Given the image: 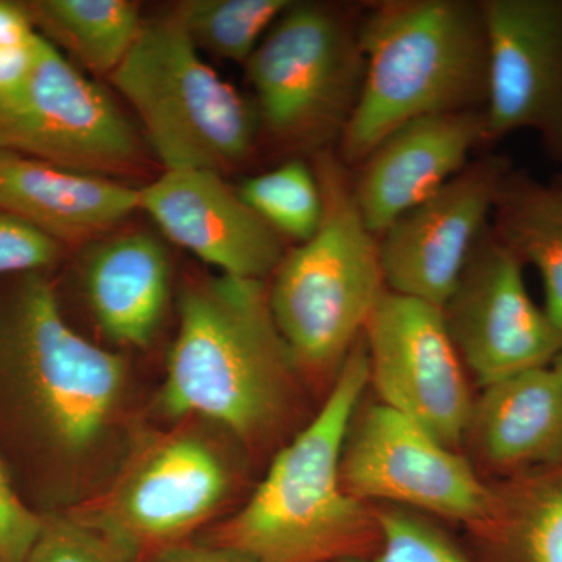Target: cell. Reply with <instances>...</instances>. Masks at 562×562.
<instances>
[{"mask_svg":"<svg viewBox=\"0 0 562 562\" xmlns=\"http://www.w3.org/2000/svg\"><path fill=\"white\" fill-rule=\"evenodd\" d=\"M179 313L161 412L213 422L244 442L272 438L290 416L301 371L273 319L269 284L203 277L181 291Z\"/></svg>","mask_w":562,"mask_h":562,"instance_id":"6da1fadb","label":"cell"},{"mask_svg":"<svg viewBox=\"0 0 562 562\" xmlns=\"http://www.w3.org/2000/svg\"><path fill=\"white\" fill-rule=\"evenodd\" d=\"M369 386L362 336L335 375L319 412L273 458L246 505L217 531L220 546L255 562H325L364 557L379 538L375 508L341 482L347 431Z\"/></svg>","mask_w":562,"mask_h":562,"instance_id":"7a4b0ae2","label":"cell"},{"mask_svg":"<svg viewBox=\"0 0 562 562\" xmlns=\"http://www.w3.org/2000/svg\"><path fill=\"white\" fill-rule=\"evenodd\" d=\"M360 44L361 98L336 147L350 171L406 122L484 111L490 55L482 0L364 3Z\"/></svg>","mask_w":562,"mask_h":562,"instance_id":"3957f363","label":"cell"},{"mask_svg":"<svg viewBox=\"0 0 562 562\" xmlns=\"http://www.w3.org/2000/svg\"><path fill=\"white\" fill-rule=\"evenodd\" d=\"M128 368L66 321L44 272L0 297V392L40 452L70 461L91 452L120 413Z\"/></svg>","mask_w":562,"mask_h":562,"instance_id":"277c9868","label":"cell"},{"mask_svg":"<svg viewBox=\"0 0 562 562\" xmlns=\"http://www.w3.org/2000/svg\"><path fill=\"white\" fill-rule=\"evenodd\" d=\"M313 157L321 225L281 258L269 305L299 371L322 376L336 375L387 288L380 238L362 220L350 169L335 149Z\"/></svg>","mask_w":562,"mask_h":562,"instance_id":"5b68a950","label":"cell"},{"mask_svg":"<svg viewBox=\"0 0 562 562\" xmlns=\"http://www.w3.org/2000/svg\"><path fill=\"white\" fill-rule=\"evenodd\" d=\"M165 171L224 172L257 149V109L203 60L176 11L144 21L109 77Z\"/></svg>","mask_w":562,"mask_h":562,"instance_id":"8992f818","label":"cell"},{"mask_svg":"<svg viewBox=\"0 0 562 562\" xmlns=\"http://www.w3.org/2000/svg\"><path fill=\"white\" fill-rule=\"evenodd\" d=\"M362 9L292 2L244 65L273 143L313 155L338 147L364 83Z\"/></svg>","mask_w":562,"mask_h":562,"instance_id":"52a82bcc","label":"cell"},{"mask_svg":"<svg viewBox=\"0 0 562 562\" xmlns=\"http://www.w3.org/2000/svg\"><path fill=\"white\" fill-rule=\"evenodd\" d=\"M235 471L198 428L157 432L133 450L101 497L72 512L136 554L183 543L231 497Z\"/></svg>","mask_w":562,"mask_h":562,"instance_id":"ba28073f","label":"cell"},{"mask_svg":"<svg viewBox=\"0 0 562 562\" xmlns=\"http://www.w3.org/2000/svg\"><path fill=\"white\" fill-rule=\"evenodd\" d=\"M344 490L358 501L476 527L491 508L492 483L458 450L382 402L360 405L341 458Z\"/></svg>","mask_w":562,"mask_h":562,"instance_id":"9c48e42d","label":"cell"},{"mask_svg":"<svg viewBox=\"0 0 562 562\" xmlns=\"http://www.w3.org/2000/svg\"><path fill=\"white\" fill-rule=\"evenodd\" d=\"M0 150L114 180L144 161L120 106L44 36L27 88L0 106Z\"/></svg>","mask_w":562,"mask_h":562,"instance_id":"30bf717a","label":"cell"},{"mask_svg":"<svg viewBox=\"0 0 562 562\" xmlns=\"http://www.w3.org/2000/svg\"><path fill=\"white\" fill-rule=\"evenodd\" d=\"M362 339L379 402L460 449L475 397L442 308L386 291Z\"/></svg>","mask_w":562,"mask_h":562,"instance_id":"8fae6325","label":"cell"},{"mask_svg":"<svg viewBox=\"0 0 562 562\" xmlns=\"http://www.w3.org/2000/svg\"><path fill=\"white\" fill-rule=\"evenodd\" d=\"M524 268L490 225L442 306L454 347L480 387L546 368L562 350V333L532 302Z\"/></svg>","mask_w":562,"mask_h":562,"instance_id":"7c38bea8","label":"cell"},{"mask_svg":"<svg viewBox=\"0 0 562 562\" xmlns=\"http://www.w3.org/2000/svg\"><path fill=\"white\" fill-rule=\"evenodd\" d=\"M487 144L531 131L562 162V0H482Z\"/></svg>","mask_w":562,"mask_h":562,"instance_id":"4fadbf2b","label":"cell"},{"mask_svg":"<svg viewBox=\"0 0 562 562\" xmlns=\"http://www.w3.org/2000/svg\"><path fill=\"white\" fill-rule=\"evenodd\" d=\"M512 168L503 155H483L390 225L380 236L387 291L442 308L490 228L498 188Z\"/></svg>","mask_w":562,"mask_h":562,"instance_id":"5bb4252c","label":"cell"},{"mask_svg":"<svg viewBox=\"0 0 562 562\" xmlns=\"http://www.w3.org/2000/svg\"><path fill=\"white\" fill-rule=\"evenodd\" d=\"M138 211L172 243L222 276L266 280L286 254L283 238L221 172L165 171L138 188Z\"/></svg>","mask_w":562,"mask_h":562,"instance_id":"9a60e30c","label":"cell"},{"mask_svg":"<svg viewBox=\"0 0 562 562\" xmlns=\"http://www.w3.org/2000/svg\"><path fill=\"white\" fill-rule=\"evenodd\" d=\"M480 146H487L484 111L431 114L395 128L351 169L362 220L380 238L458 176Z\"/></svg>","mask_w":562,"mask_h":562,"instance_id":"2e32d148","label":"cell"},{"mask_svg":"<svg viewBox=\"0 0 562 562\" xmlns=\"http://www.w3.org/2000/svg\"><path fill=\"white\" fill-rule=\"evenodd\" d=\"M472 464L505 482L562 461V382L552 366L482 387L464 432Z\"/></svg>","mask_w":562,"mask_h":562,"instance_id":"e0dca14e","label":"cell"},{"mask_svg":"<svg viewBox=\"0 0 562 562\" xmlns=\"http://www.w3.org/2000/svg\"><path fill=\"white\" fill-rule=\"evenodd\" d=\"M0 206L61 246L88 243L138 211V188L0 150Z\"/></svg>","mask_w":562,"mask_h":562,"instance_id":"ac0fdd59","label":"cell"},{"mask_svg":"<svg viewBox=\"0 0 562 562\" xmlns=\"http://www.w3.org/2000/svg\"><path fill=\"white\" fill-rule=\"evenodd\" d=\"M83 283L92 317L109 341H154L171 292V261L155 236L128 232L101 239L88 254Z\"/></svg>","mask_w":562,"mask_h":562,"instance_id":"d6986e66","label":"cell"},{"mask_svg":"<svg viewBox=\"0 0 562 562\" xmlns=\"http://www.w3.org/2000/svg\"><path fill=\"white\" fill-rule=\"evenodd\" d=\"M492 483L486 517L473 527L495 562H562V461Z\"/></svg>","mask_w":562,"mask_h":562,"instance_id":"ffe728a7","label":"cell"},{"mask_svg":"<svg viewBox=\"0 0 562 562\" xmlns=\"http://www.w3.org/2000/svg\"><path fill=\"white\" fill-rule=\"evenodd\" d=\"M491 228L524 265L538 269L543 310L562 333V183H542L509 169L498 188Z\"/></svg>","mask_w":562,"mask_h":562,"instance_id":"44dd1931","label":"cell"},{"mask_svg":"<svg viewBox=\"0 0 562 562\" xmlns=\"http://www.w3.org/2000/svg\"><path fill=\"white\" fill-rule=\"evenodd\" d=\"M25 7L44 38L106 77L127 57L144 22L138 3L128 0H36Z\"/></svg>","mask_w":562,"mask_h":562,"instance_id":"7402d4cb","label":"cell"},{"mask_svg":"<svg viewBox=\"0 0 562 562\" xmlns=\"http://www.w3.org/2000/svg\"><path fill=\"white\" fill-rule=\"evenodd\" d=\"M292 0H187L173 9L199 49L225 60H249Z\"/></svg>","mask_w":562,"mask_h":562,"instance_id":"603a6c76","label":"cell"},{"mask_svg":"<svg viewBox=\"0 0 562 562\" xmlns=\"http://www.w3.org/2000/svg\"><path fill=\"white\" fill-rule=\"evenodd\" d=\"M239 195L281 238L308 241L317 232L324 213L319 180L313 165L291 158L272 171L247 177Z\"/></svg>","mask_w":562,"mask_h":562,"instance_id":"cb8c5ba5","label":"cell"},{"mask_svg":"<svg viewBox=\"0 0 562 562\" xmlns=\"http://www.w3.org/2000/svg\"><path fill=\"white\" fill-rule=\"evenodd\" d=\"M375 519L376 552L339 562H471L424 514L384 505Z\"/></svg>","mask_w":562,"mask_h":562,"instance_id":"d4e9b609","label":"cell"},{"mask_svg":"<svg viewBox=\"0 0 562 562\" xmlns=\"http://www.w3.org/2000/svg\"><path fill=\"white\" fill-rule=\"evenodd\" d=\"M138 554L74 513L47 514L25 562H138Z\"/></svg>","mask_w":562,"mask_h":562,"instance_id":"484cf974","label":"cell"},{"mask_svg":"<svg viewBox=\"0 0 562 562\" xmlns=\"http://www.w3.org/2000/svg\"><path fill=\"white\" fill-rule=\"evenodd\" d=\"M60 243L0 206V277L40 273L57 265Z\"/></svg>","mask_w":562,"mask_h":562,"instance_id":"4316f807","label":"cell"},{"mask_svg":"<svg viewBox=\"0 0 562 562\" xmlns=\"http://www.w3.org/2000/svg\"><path fill=\"white\" fill-rule=\"evenodd\" d=\"M41 525L43 516L22 502L0 457V557L7 562H25Z\"/></svg>","mask_w":562,"mask_h":562,"instance_id":"83f0119b","label":"cell"},{"mask_svg":"<svg viewBox=\"0 0 562 562\" xmlns=\"http://www.w3.org/2000/svg\"><path fill=\"white\" fill-rule=\"evenodd\" d=\"M150 562H255L249 554L228 546L179 543L151 554Z\"/></svg>","mask_w":562,"mask_h":562,"instance_id":"f1b7e54d","label":"cell"},{"mask_svg":"<svg viewBox=\"0 0 562 562\" xmlns=\"http://www.w3.org/2000/svg\"><path fill=\"white\" fill-rule=\"evenodd\" d=\"M38 36L27 7L0 0V46H31Z\"/></svg>","mask_w":562,"mask_h":562,"instance_id":"f546056e","label":"cell"},{"mask_svg":"<svg viewBox=\"0 0 562 562\" xmlns=\"http://www.w3.org/2000/svg\"><path fill=\"white\" fill-rule=\"evenodd\" d=\"M550 366H552L554 373H557L558 379H560L562 382V350L560 353H558V357L554 358L552 364Z\"/></svg>","mask_w":562,"mask_h":562,"instance_id":"4dcf8cb0","label":"cell"},{"mask_svg":"<svg viewBox=\"0 0 562 562\" xmlns=\"http://www.w3.org/2000/svg\"><path fill=\"white\" fill-rule=\"evenodd\" d=\"M0 562H7V561H5V560H3V558H2V557H0Z\"/></svg>","mask_w":562,"mask_h":562,"instance_id":"1f68e13d","label":"cell"}]
</instances>
